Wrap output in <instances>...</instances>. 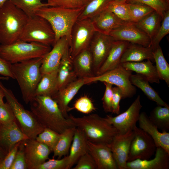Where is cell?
<instances>
[{
  "label": "cell",
  "instance_id": "cell-24",
  "mask_svg": "<svg viewBox=\"0 0 169 169\" xmlns=\"http://www.w3.org/2000/svg\"><path fill=\"white\" fill-rule=\"evenodd\" d=\"M28 139L17 122L7 125H0V143L7 153L17 143Z\"/></svg>",
  "mask_w": 169,
  "mask_h": 169
},
{
  "label": "cell",
  "instance_id": "cell-11",
  "mask_svg": "<svg viewBox=\"0 0 169 169\" xmlns=\"http://www.w3.org/2000/svg\"><path fill=\"white\" fill-rule=\"evenodd\" d=\"M134 136L131 143L127 162L139 159L149 160L155 155L156 147L151 137L136 125Z\"/></svg>",
  "mask_w": 169,
  "mask_h": 169
},
{
  "label": "cell",
  "instance_id": "cell-21",
  "mask_svg": "<svg viewBox=\"0 0 169 169\" xmlns=\"http://www.w3.org/2000/svg\"><path fill=\"white\" fill-rule=\"evenodd\" d=\"M139 128L148 133L153 140L156 148L161 147L169 153V133L160 132L149 119L146 112L140 113L138 121Z\"/></svg>",
  "mask_w": 169,
  "mask_h": 169
},
{
  "label": "cell",
  "instance_id": "cell-27",
  "mask_svg": "<svg viewBox=\"0 0 169 169\" xmlns=\"http://www.w3.org/2000/svg\"><path fill=\"white\" fill-rule=\"evenodd\" d=\"M130 43L114 40L110 51L105 61L97 72V75H100L119 66L121 57Z\"/></svg>",
  "mask_w": 169,
  "mask_h": 169
},
{
  "label": "cell",
  "instance_id": "cell-31",
  "mask_svg": "<svg viewBox=\"0 0 169 169\" xmlns=\"http://www.w3.org/2000/svg\"><path fill=\"white\" fill-rule=\"evenodd\" d=\"M130 79L133 85L140 89L149 99L156 102L157 105L169 106L161 99L158 93L151 86L148 81L143 76L137 74H132Z\"/></svg>",
  "mask_w": 169,
  "mask_h": 169
},
{
  "label": "cell",
  "instance_id": "cell-55",
  "mask_svg": "<svg viewBox=\"0 0 169 169\" xmlns=\"http://www.w3.org/2000/svg\"><path fill=\"white\" fill-rule=\"evenodd\" d=\"M11 0H0V8L1 7L4 3L8 1H10Z\"/></svg>",
  "mask_w": 169,
  "mask_h": 169
},
{
  "label": "cell",
  "instance_id": "cell-12",
  "mask_svg": "<svg viewBox=\"0 0 169 169\" xmlns=\"http://www.w3.org/2000/svg\"><path fill=\"white\" fill-rule=\"evenodd\" d=\"M139 95L125 112L115 116L107 115L105 119L117 130L120 134L133 131L138 121L142 108Z\"/></svg>",
  "mask_w": 169,
  "mask_h": 169
},
{
  "label": "cell",
  "instance_id": "cell-38",
  "mask_svg": "<svg viewBox=\"0 0 169 169\" xmlns=\"http://www.w3.org/2000/svg\"><path fill=\"white\" fill-rule=\"evenodd\" d=\"M169 33V10L164 14L160 25L151 40L150 47L154 51L159 46L162 39Z\"/></svg>",
  "mask_w": 169,
  "mask_h": 169
},
{
  "label": "cell",
  "instance_id": "cell-20",
  "mask_svg": "<svg viewBox=\"0 0 169 169\" xmlns=\"http://www.w3.org/2000/svg\"><path fill=\"white\" fill-rule=\"evenodd\" d=\"M154 157L152 159H137L127 162V169H168L169 153L161 147L156 148Z\"/></svg>",
  "mask_w": 169,
  "mask_h": 169
},
{
  "label": "cell",
  "instance_id": "cell-10",
  "mask_svg": "<svg viewBox=\"0 0 169 169\" xmlns=\"http://www.w3.org/2000/svg\"><path fill=\"white\" fill-rule=\"evenodd\" d=\"M95 32L90 19L77 20L71 30L69 45L70 53L72 59L82 51L89 49Z\"/></svg>",
  "mask_w": 169,
  "mask_h": 169
},
{
  "label": "cell",
  "instance_id": "cell-19",
  "mask_svg": "<svg viewBox=\"0 0 169 169\" xmlns=\"http://www.w3.org/2000/svg\"><path fill=\"white\" fill-rule=\"evenodd\" d=\"M84 78H78L59 90L52 97L57 102L64 116L68 118L69 103L79 89L85 85Z\"/></svg>",
  "mask_w": 169,
  "mask_h": 169
},
{
  "label": "cell",
  "instance_id": "cell-6",
  "mask_svg": "<svg viewBox=\"0 0 169 169\" xmlns=\"http://www.w3.org/2000/svg\"><path fill=\"white\" fill-rule=\"evenodd\" d=\"M51 49L50 46L18 40L9 44H0V56L11 64L44 57Z\"/></svg>",
  "mask_w": 169,
  "mask_h": 169
},
{
  "label": "cell",
  "instance_id": "cell-58",
  "mask_svg": "<svg viewBox=\"0 0 169 169\" xmlns=\"http://www.w3.org/2000/svg\"><path fill=\"white\" fill-rule=\"evenodd\" d=\"M168 3H169V0H165Z\"/></svg>",
  "mask_w": 169,
  "mask_h": 169
},
{
  "label": "cell",
  "instance_id": "cell-49",
  "mask_svg": "<svg viewBox=\"0 0 169 169\" xmlns=\"http://www.w3.org/2000/svg\"><path fill=\"white\" fill-rule=\"evenodd\" d=\"M103 83L105 88L102 99V106L105 112H112V85L106 82Z\"/></svg>",
  "mask_w": 169,
  "mask_h": 169
},
{
  "label": "cell",
  "instance_id": "cell-25",
  "mask_svg": "<svg viewBox=\"0 0 169 169\" xmlns=\"http://www.w3.org/2000/svg\"><path fill=\"white\" fill-rule=\"evenodd\" d=\"M74 70L78 78L95 76L93 57L89 49L84 50L72 59Z\"/></svg>",
  "mask_w": 169,
  "mask_h": 169
},
{
  "label": "cell",
  "instance_id": "cell-39",
  "mask_svg": "<svg viewBox=\"0 0 169 169\" xmlns=\"http://www.w3.org/2000/svg\"><path fill=\"white\" fill-rule=\"evenodd\" d=\"M106 9L113 13L123 21L132 23L127 3L112 0L109 4Z\"/></svg>",
  "mask_w": 169,
  "mask_h": 169
},
{
  "label": "cell",
  "instance_id": "cell-8",
  "mask_svg": "<svg viewBox=\"0 0 169 169\" xmlns=\"http://www.w3.org/2000/svg\"><path fill=\"white\" fill-rule=\"evenodd\" d=\"M19 40L51 46L55 43V36L49 22L35 15L29 17Z\"/></svg>",
  "mask_w": 169,
  "mask_h": 169
},
{
  "label": "cell",
  "instance_id": "cell-37",
  "mask_svg": "<svg viewBox=\"0 0 169 169\" xmlns=\"http://www.w3.org/2000/svg\"><path fill=\"white\" fill-rule=\"evenodd\" d=\"M10 1L28 17L35 15L36 11L38 9L49 6L47 3H43L42 0H11Z\"/></svg>",
  "mask_w": 169,
  "mask_h": 169
},
{
  "label": "cell",
  "instance_id": "cell-44",
  "mask_svg": "<svg viewBox=\"0 0 169 169\" xmlns=\"http://www.w3.org/2000/svg\"><path fill=\"white\" fill-rule=\"evenodd\" d=\"M15 122L16 120L8 103L7 102L0 105V125H7Z\"/></svg>",
  "mask_w": 169,
  "mask_h": 169
},
{
  "label": "cell",
  "instance_id": "cell-1",
  "mask_svg": "<svg viewBox=\"0 0 169 169\" xmlns=\"http://www.w3.org/2000/svg\"><path fill=\"white\" fill-rule=\"evenodd\" d=\"M30 104L31 112L44 128L61 134L68 128L76 126L69 119L64 116L57 102L51 97L36 96Z\"/></svg>",
  "mask_w": 169,
  "mask_h": 169
},
{
  "label": "cell",
  "instance_id": "cell-2",
  "mask_svg": "<svg viewBox=\"0 0 169 169\" xmlns=\"http://www.w3.org/2000/svg\"><path fill=\"white\" fill-rule=\"evenodd\" d=\"M84 8L69 9L44 7L37 10L35 15L44 18L50 23L55 34V43L60 38L65 37L69 45L72 28Z\"/></svg>",
  "mask_w": 169,
  "mask_h": 169
},
{
  "label": "cell",
  "instance_id": "cell-23",
  "mask_svg": "<svg viewBox=\"0 0 169 169\" xmlns=\"http://www.w3.org/2000/svg\"><path fill=\"white\" fill-rule=\"evenodd\" d=\"M58 70L57 92L78 79L74 70L69 45L65 51Z\"/></svg>",
  "mask_w": 169,
  "mask_h": 169
},
{
  "label": "cell",
  "instance_id": "cell-35",
  "mask_svg": "<svg viewBox=\"0 0 169 169\" xmlns=\"http://www.w3.org/2000/svg\"><path fill=\"white\" fill-rule=\"evenodd\" d=\"M112 0H90L79 16L78 19H91L106 9Z\"/></svg>",
  "mask_w": 169,
  "mask_h": 169
},
{
  "label": "cell",
  "instance_id": "cell-7",
  "mask_svg": "<svg viewBox=\"0 0 169 169\" xmlns=\"http://www.w3.org/2000/svg\"><path fill=\"white\" fill-rule=\"evenodd\" d=\"M0 87L4 93L5 98L13 110L21 130L29 138L35 139L44 128L38 123L31 111L25 109L20 104L12 90L6 87L1 81Z\"/></svg>",
  "mask_w": 169,
  "mask_h": 169
},
{
  "label": "cell",
  "instance_id": "cell-28",
  "mask_svg": "<svg viewBox=\"0 0 169 169\" xmlns=\"http://www.w3.org/2000/svg\"><path fill=\"white\" fill-rule=\"evenodd\" d=\"M125 68L143 76L151 83L159 84L160 79L156 66L150 60L138 62H126L120 64Z\"/></svg>",
  "mask_w": 169,
  "mask_h": 169
},
{
  "label": "cell",
  "instance_id": "cell-13",
  "mask_svg": "<svg viewBox=\"0 0 169 169\" xmlns=\"http://www.w3.org/2000/svg\"><path fill=\"white\" fill-rule=\"evenodd\" d=\"M114 41L109 35L95 32L89 47L93 57L95 76L106 59Z\"/></svg>",
  "mask_w": 169,
  "mask_h": 169
},
{
  "label": "cell",
  "instance_id": "cell-47",
  "mask_svg": "<svg viewBox=\"0 0 169 169\" xmlns=\"http://www.w3.org/2000/svg\"><path fill=\"white\" fill-rule=\"evenodd\" d=\"M74 108L79 111L85 114H89L96 110L91 100L86 96H82L78 99L74 104Z\"/></svg>",
  "mask_w": 169,
  "mask_h": 169
},
{
  "label": "cell",
  "instance_id": "cell-57",
  "mask_svg": "<svg viewBox=\"0 0 169 169\" xmlns=\"http://www.w3.org/2000/svg\"><path fill=\"white\" fill-rule=\"evenodd\" d=\"M113 1L123 3H126L127 0H112Z\"/></svg>",
  "mask_w": 169,
  "mask_h": 169
},
{
  "label": "cell",
  "instance_id": "cell-3",
  "mask_svg": "<svg viewBox=\"0 0 169 169\" xmlns=\"http://www.w3.org/2000/svg\"><path fill=\"white\" fill-rule=\"evenodd\" d=\"M43 58L12 64L14 79L18 84L26 104L30 103L35 96V91L42 76L40 67Z\"/></svg>",
  "mask_w": 169,
  "mask_h": 169
},
{
  "label": "cell",
  "instance_id": "cell-40",
  "mask_svg": "<svg viewBox=\"0 0 169 169\" xmlns=\"http://www.w3.org/2000/svg\"><path fill=\"white\" fill-rule=\"evenodd\" d=\"M127 4L131 22L133 23L137 22L154 11L151 7L145 4Z\"/></svg>",
  "mask_w": 169,
  "mask_h": 169
},
{
  "label": "cell",
  "instance_id": "cell-54",
  "mask_svg": "<svg viewBox=\"0 0 169 169\" xmlns=\"http://www.w3.org/2000/svg\"><path fill=\"white\" fill-rule=\"evenodd\" d=\"M7 153V151L0 143V158L3 157Z\"/></svg>",
  "mask_w": 169,
  "mask_h": 169
},
{
  "label": "cell",
  "instance_id": "cell-4",
  "mask_svg": "<svg viewBox=\"0 0 169 169\" xmlns=\"http://www.w3.org/2000/svg\"><path fill=\"white\" fill-rule=\"evenodd\" d=\"M68 118L83 131L88 140L93 143L109 144L118 133L116 129L105 118L97 114L81 117L70 114Z\"/></svg>",
  "mask_w": 169,
  "mask_h": 169
},
{
  "label": "cell",
  "instance_id": "cell-42",
  "mask_svg": "<svg viewBox=\"0 0 169 169\" xmlns=\"http://www.w3.org/2000/svg\"><path fill=\"white\" fill-rule=\"evenodd\" d=\"M60 134L48 128H45L36 138L38 142L45 144L53 151L59 138Z\"/></svg>",
  "mask_w": 169,
  "mask_h": 169
},
{
  "label": "cell",
  "instance_id": "cell-36",
  "mask_svg": "<svg viewBox=\"0 0 169 169\" xmlns=\"http://www.w3.org/2000/svg\"><path fill=\"white\" fill-rule=\"evenodd\" d=\"M153 58L156 70L160 80H164L169 86V64L159 46L153 51Z\"/></svg>",
  "mask_w": 169,
  "mask_h": 169
},
{
  "label": "cell",
  "instance_id": "cell-18",
  "mask_svg": "<svg viewBox=\"0 0 169 169\" xmlns=\"http://www.w3.org/2000/svg\"><path fill=\"white\" fill-rule=\"evenodd\" d=\"M65 37L58 40L51 50L44 57L40 67L42 74L58 69L62 56L69 46Z\"/></svg>",
  "mask_w": 169,
  "mask_h": 169
},
{
  "label": "cell",
  "instance_id": "cell-52",
  "mask_svg": "<svg viewBox=\"0 0 169 169\" xmlns=\"http://www.w3.org/2000/svg\"><path fill=\"white\" fill-rule=\"evenodd\" d=\"M12 64L0 56V74L14 79L12 70Z\"/></svg>",
  "mask_w": 169,
  "mask_h": 169
},
{
  "label": "cell",
  "instance_id": "cell-34",
  "mask_svg": "<svg viewBox=\"0 0 169 169\" xmlns=\"http://www.w3.org/2000/svg\"><path fill=\"white\" fill-rule=\"evenodd\" d=\"M150 120L162 132L169 130V106L157 105L150 112Z\"/></svg>",
  "mask_w": 169,
  "mask_h": 169
},
{
  "label": "cell",
  "instance_id": "cell-45",
  "mask_svg": "<svg viewBox=\"0 0 169 169\" xmlns=\"http://www.w3.org/2000/svg\"><path fill=\"white\" fill-rule=\"evenodd\" d=\"M68 162V156L62 159H48L38 166L36 169H67Z\"/></svg>",
  "mask_w": 169,
  "mask_h": 169
},
{
  "label": "cell",
  "instance_id": "cell-17",
  "mask_svg": "<svg viewBox=\"0 0 169 169\" xmlns=\"http://www.w3.org/2000/svg\"><path fill=\"white\" fill-rule=\"evenodd\" d=\"M88 145V152L94 159L97 169H118L112 153L107 145L89 141Z\"/></svg>",
  "mask_w": 169,
  "mask_h": 169
},
{
  "label": "cell",
  "instance_id": "cell-56",
  "mask_svg": "<svg viewBox=\"0 0 169 169\" xmlns=\"http://www.w3.org/2000/svg\"><path fill=\"white\" fill-rule=\"evenodd\" d=\"M9 79V78L6 77H0V80H8Z\"/></svg>",
  "mask_w": 169,
  "mask_h": 169
},
{
  "label": "cell",
  "instance_id": "cell-30",
  "mask_svg": "<svg viewBox=\"0 0 169 169\" xmlns=\"http://www.w3.org/2000/svg\"><path fill=\"white\" fill-rule=\"evenodd\" d=\"M58 69L42 74L36 89L35 96H48L52 97L57 92Z\"/></svg>",
  "mask_w": 169,
  "mask_h": 169
},
{
  "label": "cell",
  "instance_id": "cell-51",
  "mask_svg": "<svg viewBox=\"0 0 169 169\" xmlns=\"http://www.w3.org/2000/svg\"><path fill=\"white\" fill-rule=\"evenodd\" d=\"M122 99V92L119 88L117 86L112 87V113L118 115L120 112V103Z\"/></svg>",
  "mask_w": 169,
  "mask_h": 169
},
{
  "label": "cell",
  "instance_id": "cell-46",
  "mask_svg": "<svg viewBox=\"0 0 169 169\" xmlns=\"http://www.w3.org/2000/svg\"><path fill=\"white\" fill-rule=\"evenodd\" d=\"M10 169H28L23 141L19 144Z\"/></svg>",
  "mask_w": 169,
  "mask_h": 169
},
{
  "label": "cell",
  "instance_id": "cell-5",
  "mask_svg": "<svg viewBox=\"0 0 169 169\" xmlns=\"http://www.w3.org/2000/svg\"><path fill=\"white\" fill-rule=\"evenodd\" d=\"M29 17L10 1L0 8V44H9L19 40Z\"/></svg>",
  "mask_w": 169,
  "mask_h": 169
},
{
  "label": "cell",
  "instance_id": "cell-29",
  "mask_svg": "<svg viewBox=\"0 0 169 169\" xmlns=\"http://www.w3.org/2000/svg\"><path fill=\"white\" fill-rule=\"evenodd\" d=\"M153 52L150 47L130 43L122 55L120 63L141 62L144 60L154 62Z\"/></svg>",
  "mask_w": 169,
  "mask_h": 169
},
{
  "label": "cell",
  "instance_id": "cell-48",
  "mask_svg": "<svg viewBox=\"0 0 169 169\" xmlns=\"http://www.w3.org/2000/svg\"><path fill=\"white\" fill-rule=\"evenodd\" d=\"M73 169H97V167L93 157L87 152L79 159Z\"/></svg>",
  "mask_w": 169,
  "mask_h": 169
},
{
  "label": "cell",
  "instance_id": "cell-33",
  "mask_svg": "<svg viewBox=\"0 0 169 169\" xmlns=\"http://www.w3.org/2000/svg\"><path fill=\"white\" fill-rule=\"evenodd\" d=\"M76 128V126L68 128L60 134L59 138L53 151V157L57 156L58 159H60L68 154Z\"/></svg>",
  "mask_w": 169,
  "mask_h": 169
},
{
  "label": "cell",
  "instance_id": "cell-50",
  "mask_svg": "<svg viewBox=\"0 0 169 169\" xmlns=\"http://www.w3.org/2000/svg\"><path fill=\"white\" fill-rule=\"evenodd\" d=\"M20 142L16 144L3 157L0 158V169H10Z\"/></svg>",
  "mask_w": 169,
  "mask_h": 169
},
{
  "label": "cell",
  "instance_id": "cell-22",
  "mask_svg": "<svg viewBox=\"0 0 169 169\" xmlns=\"http://www.w3.org/2000/svg\"><path fill=\"white\" fill-rule=\"evenodd\" d=\"M90 19L96 32L109 35L113 30L128 23L123 21L107 9Z\"/></svg>",
  "mask_w": 169,
  "mask_h": 169
},
{
  "label": "cell",
  "instance_id": "cell-43",
  "mask_svg": "<svg viewBox=\"0 0 169 169\" xmlns=\"http://www.w3.org/2000/svg\"><path fill=\"white\" fill-rule=\"evenodd\" d=\"M90 0H47L49 6L57 7L69 9L84 7Z\"/></svg>",
  "mask_w": 169,
  "mask_h": 169
},
{
  "label": "cell",
  "instance_id": "cell-14",
  "mask_svg": "<svg viewBox=\"0 0 169 169\" xmlns=\"http://www.w3.org/2000/svg\"><path fill=\"white\" fill-rule=\"evenodd\" d=\"M134 131L124 134L118 133L108 146L110 148L118 169H127L126 164Z\"/></svg>",
  "mask_w": 169,
  "mask_h": 169
},
{
  "label": "cell",
  "instance_id": "cell-41",
  "mask_svg": "<svg viewBox=\"0 0 169 169\" xmlns=\"http://www.w3.org/2000/svg\"><path fill=\"white\" fill-rule=\"evenodd\" d=\"M126 3L146 5L152 9L163 18L165 12L169 9V3L165 0H127Z\"/></svg>",
  "mask_w": 169,
  "mask_h": 169
},
{
  "label": "cell",
  "instance_id": "cell-26",
  "mask_svg": "<svg viewBox=\"0 0 169 169\" xmlns=\"http://www.w3.org/2000/svg\"><path fill=\"white\" fill-rule=\"evenodd\" d=\"M88 141L83 131L76 127L68 155L67 169L71 168L81 157L88 152Z\"/></svg>",
  "mask_w": 169,
  "mask_h": 169
},
{
  "label": "cell",
  "instance_id": "cell-53",
  "mask_svg": "<svg viewBox=\"0 0 169 169\" xmlns=\"http://www.w3.org/2000/svg\"><path fill=\"white\" fill-rule=\"evenodd\" d=\"M5 97L3 89L0 87V105L4 103L3 101V99L5 98Z\"/></svg>",
  "mask_w": 169,
  "mask_h": 169
},
{
  "label": "cell",
  "instance_id": "cell-32",
  "mask_svg": "<svg viewBox=\"0 0 169 169\" xmlns=\"http://www.w3.org/2000/svg\"><path fill=\"white\" fill-rule=\"evenodd\" d=\"M162 19L161 16L154 11L134 23L146 33L151 40L158 29Z\"/></svg>",
  "mask_w": 169,
  "mask_h": 169
},
{
  "label": "cell",
  "instance_id": "cell-15",
  "mask_svg": "<svg viewBox=\"0 0 169 169\" xmlns=\"http://www.w3.org/2000/svg\"><path fill=\"white\" fill-rule=\"evenodd\" d=\"M23 141L28 169H36L49 159L52 151L45 144L29 138Z\"/></svg>",
  "mask_w": 169,
  "mask_h": 169
},
{
  "label": "cell",
  "instance_id": "cell-9",
  "mask_svg": "<svg viewBox=\"0 0 169 169\" xmlns=\"http://www.w3.org/2000/svg\"><path fill=\"white\" fill-rule=\"evenodd\" d=\"M132 72L120 64L117 68L100 75L84 79L85 84L100 81L115 85L120 89L122 99H124L133 97L136 93V88L130 79Z\"/></svg>",
  "mask_w": 169,
  "mask_h": 169
},
{
  "label": "cell",
  "instance_id": "cell-16",
  "mask_svg": "<svg viewBox=\"0 0 169 169\" xmlns=\"http://www.w3.org/2000/svg\"><path fill=\"white\" fill-rule=\"evenodd\" d=\"M114 40L126 41L145 47H150L151 39L134 23H125L113 30L110 33Z\"/></svg>",
  "mask_w": 169,
  "mask_h": 169
}]
</instances>
